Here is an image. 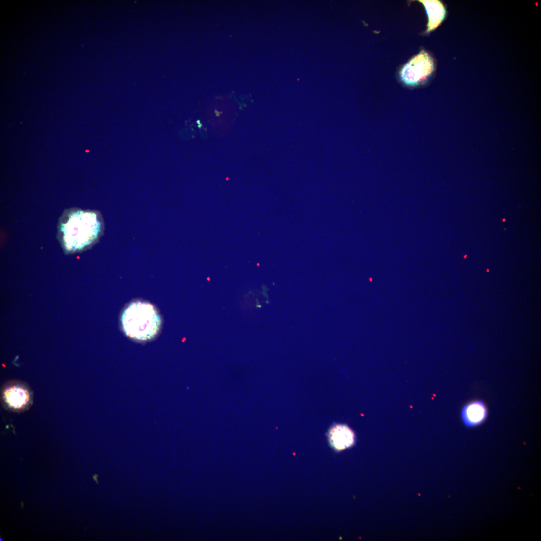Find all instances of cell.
I'll return each mask as SVG.
<instances>
[{
	"label": "cell",
	"mask_w": 541,
	"mask_h": 541,
	"mask_svg": "<svg viewBox=\"0 0 541 541\" xmlns=\"http://www.w3.org/2000/svg\"><path fill=\"white\" fill-rule=\"evenodd\" d=\"M434 70L432 58L426 52L422 50L403 67L400 75L404 83L414 86L425 81Z\"/></svg>",
	"instance_id": "3"
},
{
	"label": "cell",
	"mask_w": 541,
	"mask_h": 541,
	"mask_svg": "<svg viewBox=\"0 0 541 541\" xmlns=\"http://www.w3.org/2000/svg\"><path fill=\"white\" fill-rule=\"evenodd\" d=\"M98 477H99V475L98 474H94L93 475V476H92V478H93V480L94 481H95V482H96V483L97 484H99V482L98 481V480H97V478H98Z\"/></svg>",
	"instance_id": "8"
},
{
	"label": "cell",
	"mask_w": 541,
	"mask_h": 541,
	"mask_svg": "<svg viewBox=\"0 0 541 541\" xmlns=\"http://www.w3.org/2000/svg\"><path fill=\"white\" fill-rule=\"evenodd\" d=\"M121 323L127 337L135 341H146L158 335L162 321L154 305L147 302L136 301L125 308L121 316Z\"/></svg>",
	"instance_id": "2"
},
{
	"label": "cell",
	"mask_w": 541,
	"mask_h": 541,
	"mask_svg": "<svg viewBox=\"0 0 541 541\" xmlns=\"http://www.w3.org/2000/svg\"><path fill=\"white\" fill-rule=\"evenodd\" d=\"M21 508H23V507H24V502H21Z\"/></svg>",
	"instance_id": "9"
},
{
	"label": "cell",
	"mask_w": 541,
	"mask_h": 541,
	"mask_svg": "<svg viewBox=\"0 0 541 541\" xmlns=\"http://www.w3.org/2000/svg\"><path fill=\"white\" fill-rule=\"evenodd\" d=\"M424 5L428 17L427 32L438 27L444 19L446 11L443 3L437 0L419 1Z\"/></svg>",
	"instance_id": "6"
},
{
	"label": "cell",
	"mask_w": 541,
	"mask_h": 541,
	"mask_svg": "<svg viewBox=\"0 0 541 541\" xmlns=\"http://www.w3.org/2000/svg\"><path fill=\"white\" fill-rule=\"evenodd\" d=\"M102 229L98 213L76 210L63 217L60 226L61 243L67 252L82 250L94 244Z\"/></svg>",
	"instance_id": "1"
},
{
	"label": "cell",
	"mask_w": 541,
	"mask_h": 541,
	"mask_svg": "<svg viewBox=\"0 0 541 541\" xmlns=\"http://www.w3.org/2000/svg\"><path fill=\"white\" fill-rule=\"evenodd\" d=\"M488 411L484 403L475 400L466 404L461 411V417L466 427H473L483 423L486 419Z\"/></svg>",
	"instance_id": "4"
},
{
	"label": "cell",
	"mask_w": 541,
	"mask_h": 541,
	"mask_svg": "<svg viewBox=\"0 0 541 541\" xmlns=\"http://www.w3.org/2000/svg\"><path fill=\"white\" fill-rule=\"evenodd\" d=\"M328 437L331 446L337 451L351 446L355 440L353 431L343 424H336L332 426L328 432Z\"/></svg>",
	"instance_id": "5"
},
{
	"label": "cell",
	"mask_w": 541,
	"mask_h": 541,
	"mask_svg": "<svg viewBox=\"0 0 541 541\" xmlns=\"http://www.w3.org/2000/svg\"><path fill=\"white\" fill-rule=\"evenodd\" d=\"M4 397L7 404L14 409L23 408L29 400L27 390L20 386L7 388L4 391Z\"/></svg>",
	"instance_id": "7"
}]
</instances>
